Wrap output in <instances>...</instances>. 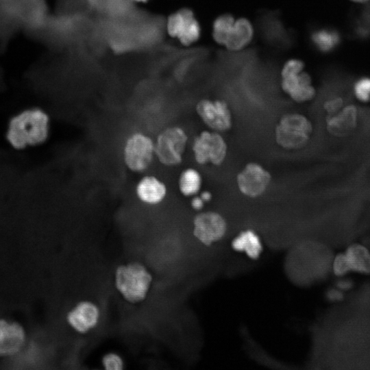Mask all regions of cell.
<instances>
[{
  "mask_svg": "<svg viewBox=\"0 0 370 370\" xmlns=\"http://www.w3.org/2000/svg\"><path fill=\"white\" fill-rule=\"evenodd\" d=\"M226 229L223 217L214 212L200 213L194 219V234L204 244H210L222 238Z\"/></svg>",
  "mask_w": 370,
  "mask_h": 370,
  "instance_id": "12",
  "label": "cell"
},
{
  "mask_svg": "<svg viewBox=\"0 0 370 370\" xmlns=\"http://www.w3.org/2000/svg\"><path fill=\"white\" fill-rule=\"evenodd\" d=\"M253 34L250 22L244 18H239L234 21L224 45L230 50H239L251 41Z\"/></svg>",
  "mask_w": 370,
  "mask_h": 370,
  "instance_id": "16",
  "label": "cell"
},
{
  "mask_svg": "<svg viewBox=\"0 0 370 370\" xmlns=\"http://www.w3.org/2000/svg\"><path fill=\"white\" fill-rule=\"evenodd\" d=\"M343 101L341 98L336 97L330 99L325 103V108L330 112H335L342 106Z\"/></svg>",
  "mask_w": 370,
  "mask_h": 370,
  "instance_id": "25",
  "label": "cell"
},
{
  "mask_svg": "<svg viewBox=\"0 0 370 370\" xmlns=\"http://www.w3.org/2000/svg\"><path fill=\"white\" fill-rule=\"evenodd\" d=\"M132 1H134L136 2H144V1H146L147 0H132Z\"/></svg>",
  "mask_w": 370,
  "mask_h": 370,
  "instance_id": "29",
  "label": "cell"
},
{
  "mask_svg": "<svg viewBox=\"0 0 370 370\" xmlns=\"http://www.w3.org/2000/svg\"><path fill=\"white\" fill-rule=\"evenodd\" d=\"M344 253L351 271L361 274H370V249L364 244H349Z\"/></svg>",
  "mask_w": 370,
  "mask_h": 370,
  "instance_id": "17",
  "label": "cell"
},
{
  "mask_svg": "<svg viewBox=\"0 0 370 370\" xmlns=\"http://www.w3.org/2000/svg\"><path fill=\"white\" fill-rule=\"evenodd\" d=\"M166 28L169 35L177 38L184 45L195 42L201 34L199 23L188 8H182L170 15Z\"/></svg>",
  "mask_w": 370,
  "mask_h": 370,
  "instance_id": "8",
  "label": "cell"
},
{
  "mask_svg": "<svg viewBox=\"0 0 370 370\" xmlns=\"http://www.w3.org/2000/svg\"><path fill=\"white\" fill-rule=\"evenodd\" d=\"M196 111L204 123L213 131L225 132L232 125L231 111L223 101L202 99L197 103Z\"/></svg>",
  "mask_w": 370,
  "mask_h": 370,
  "instance_id": "9",
  "label": "cell"
},
{
  "mask_svg": "<svg viewBox=\"0 0 370 370\" xmlns=\"http://www.w3.org/2000/svg\"><path fill=\"white\" fill-rule=\"evenodd\" d=\"M193 152L196 162L199 164L210 163L219 165L226 158L227 147L219 132L204 131L194 139Z\"/></svg>",
  "mask_w": 370,
  "mask_h": 370,
  "instance_id": "7",
  "label": "cell"
},
{
  "mask_svg": "<svg viewBox=\"0 0 370 370\" xmlns=\"http://www.w3.org/2000/svg\"><path fill=\"white\" fill-rule=\"evenodd\" d=\"M234 21V17L229 14H221L215 19L212 36L217 42L225 45Z\"/></svg>",
  "mask_w": 370,
  "mask_h": 370,
  "instance_id": "21",
  "label": "cell"
},
{
  "mask_svg": "<svg viewBox=\"0 0 370 370\" xmlns=\"http://www.w3.org/2000/svg\"><path fill=\"white\" fill-rule=\"evenodd\" d=\"M204 202L200 196H197L193 198L191 206L193 209L199 210L204 207Z\"/></svg>",
  "mask_w": 370,
  "mask_h": 370,
  "instance_id": "26",
  "label": "cell"
},
{
  "mask_svg": "<svg viewBox=\"0 0 370 370\" xmlns=\"http://www.w3.org/2000/svg\"><path fill=\"white\" fill-rule=\"evenodd\" d=\"M233 247L238 251H245L251 258H256L260 254L262 247L258 236L252 231L241 233L233 241Z\"/></svg>",
  "mask_w": 370,
  "mask_h": 370,
  "instance_id": "18",
  "label": "cell"
},
{
  "mask_svg": "<svg viewBox=\"0 0 370 370\" xmlns=\"http://www.w3.org/2000/svg\"><path fill=\"white\" fill-rule=\"evenodd\" d=\"M151 280L150 272L138 262L119 266L114 275L116 288L123 297L130 303L140 302L146 297Z\"/></svg>",
  "mask_w": 370,
  "mask_h": 370,
  "instance_id": "2",
  "label": "cell"
},
{
  "mask_svg": "<svg viewBox=\"0 0 370 370\" xmlns=\"http://www.w3.org/2000/svg\"><path fill=\"white\" fill-rule=\"evenodd\" d=\"M202 179L198 171L193 168L184 170L178 180V187L184 196H193L198 193L201 187Z\"/></svg>",
  "mask_w": 370,
  "mask_h": 370,
  "instance_id": "19",
  "label": "cell"
},
{
  "mask_svg": "<svg viewBox=\"0 0 370 370\" xmlns=\"http://www.w3.org/2000/svg\"><path fill=\"white\" fill-rule=\"evenodd\" d=\"M187 141V134L182 128L166 127L158 135L155 141L156 157L164 166H176L182 161Z\"/></svg>",
  "mask_w": 370,
  "mask_h": 370,
  "instance_id": "5",
  "label": "cell"
},
{
  "mask_svg": "<svg viewBox=\"0 0 370 370\" xmlns=\"http://www.w3.org/2000/svg\"><path fill=\"white\" fill-rule=\"evenodd\" d=\"M26 340V332L19 323L0 319V357H12L19 354Z\"/></svg>",
  "mask_w": 370,
  "mask_h": 370,
  "instance_id": "11",
  "label": "cell"
},
{
  "mask_svg": "<svg viewBox=\"0 0 370 370\" xmlns=\"http://www.w3.org/2000/svg\"><path fill=\"white\" fill-rule=\"evenodd\" d=\"M310 40L315 49L323 53L335 51L340 45L341 36L338 31L332 27H321L310 33Z\"/></svg>",
  "mask_w": 370,
  "mask_h": 370,
  "instance_id": "15",
  "label": "cell"
},
{
  "mask_svg": "<svg viewBox=\"0 0 370 370\" xmlns=\"http://www.w3.org/2000/svg\"><path fill=\"white\" fill-rule=\"evenodd\" d=\"M200 197L204 201H208L211 199L212 195L208 191H204L200 194Z\"/></svg>",
  "mask_w": 370,
  "mask_h": 370,
  "instance_id": "27",
  "label": "cell"
},
{
  "mask_svg": "<svg viewBox=\"0 0 370 370\" xmlns=\"http://www.w3.org/2000/svg\"><path fill=\"white\" fill-rule=\"evenodd\" d=\"M312 125L304 116L297 113L282 116L275 127L276 142L286 149H297L308 143Z\"/></svg>",
  "mask_w": 370,
  "mask_h": 370,
  "instance_id": "3",
  "label": "cell"
},
{
  "mask_svg": "<svg viewBox=\"0 0 370 370\" xmlns=\"http://www.w3.org/2000/svg\"><path fill=\"white\" fill-rule=\"evenodd\" d=\"M271 180L269 172L256 162L247 164L236 178L240 191L252 198L262 195L268 188Z\"/></svg>",
  "mask_w": 370,
  "mask_h": 370,
  "instance_id": "10",
  "label": "cell"
},
{
  "mask_svg": "<svg viewBox=\"0 0 370 370\" xmlns=\"http://www.w3.org/2000/svg\"><path fill=\"white\" fill-rule=\"evenodd\" d=\"M356 115L354 106H347L340 114L331 117L328 122V126L333 133H343L354 128Z\"/></svg>",
  "mask_w": 370,
  "mask_h": 370,
  "instance_id": "20",
  "label": "cell"
},
{
  "mask_svg": "<svg viewBox=\"0 0 370 370\" xmlns=\"http://www.w3.org/2000/svg\"><path fill=\"white\" fill-rule=\"evenodd\" d=\"M49 118L38 108L25 110L12 119L7 134L10 143L15 148L43 143L48 137Z\"/></svg>",
  "mask_w": 370,
  "mask_h": 370,
  "instance_id": "1",
  "label": "cell"
},
{
  "mask_svg": "<svg viewBox=\"0 0 370 370\" xmlns=\"http://www.w3.org/2000/svg\"><path fill=\"white\" fill-rule=\"evenodd\" d=\"M136 194L138 199L147 205L161 203L166 196L165 184L157 177L147 175L143 176L136 186Z\"/></svg>",
  "mask_w": 370,
  "mask_h": 370,
  "instance_id": "14",
  "label": "cell"
},
{
  "mask_svg": "<svg viewBox=\"0 0 370 370\" xmlns=\"http://www.w3.org/2000/svg\"><path fill=\"white\" fill-rule=\"evenodd\" d=\"M355 3H366L370 0H351Z\"/></svg>",
  "mask_w": 370,
  "mask_h": 370,
  "instance_id": "28",
  "label": "cell"
},
{
  "mask_svg": "<svg viewBox=\"0 0 370 370\" xmlns=\"http://www.w3.org/2000/svg\"><path fill=\"white\" fill-rule=\"evenodd\" d=\"M100 310L90 301L77 304L68 313L67 321L76 332L86 333L94 328L99 322Z\"/></svg>",
  "mask_w": 370,
  "mask_h": 370,
  "instance_id": "13",
  "label": "cell"
},
{
  "mask_svg": "<svg viewBox=\"0 0 370 370\" xmlns=\"http://www.w3.org/2000/svg\"><path fill=\"white\" fill-rule=\"evenodd\" d=\"M304 62L298 59L288 60L282 71V88L297 102L310 100L315 94L310 75L303 72Z\"/></svg>",
  "mask_w": 370,
  "mask_h": 370,
  "instance_id": "6",
  "label": "cell"
},
{
  "mask_svg": "<svg viewBox=\"0 0 370 370\" xmlns=\"http://www.w3.org/2000/svg\"><path fill=\"white\" fill-rule=\"evenodd\" d=\"M350 271H352L351 268L344 252L334 256L332 261L331 273L337 277H343Z\"/></svg>",
  "mask_w": 370,
  "mask_h": 370,
  "instance_id": "22",
  "label": "cell"
},
{
  "mask_svg": "<svg viewBox=\"0 0 370 370\" xmlns=\"http://www.w3.org/2000/svg\"><path fill=\"white\" fill-rule=\"evenodd\" d=\"M354 93L361 101L370 99V77L364 76L357 79L354 85Z\"/></svg>",
  "mask_w": 370,
  "mask_h": 370,
  "instance_id": "23",
  "label": "cell"
},
{
  "mask_svg": "<svg viewBox=\"0 0 370 370\" xmlns=\"http://www.w3.org/2000/svg\"><path fill=\"white\" fill-rule=\"evenodd\" d=\"M155 156V142L147 134L134 132L126 139L123 147V160L131 171H145Z\"/></svg>",
  "mask_w": 370,
  "mask_h": 370,
  "instance_id": "4",
  "label": "cell"
},
{
  "mask_svg": "<svg viewBox=\"0 0 370 370\" xmlns=\"http://www.w3.org/2000/svg\"><path fill=\"white\" fill-rule=\"evenodd\" d=\"M101 364L107 370H121L124 366L123 358L115 352L106 354L102 358Z\"/></svg>",
  "mask_w": 370,
  "mask_h": 370,
  "instance_id": "24",
  "label": "cell"
}]
</instances>
